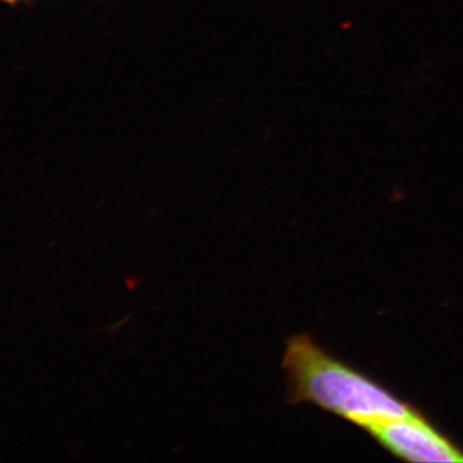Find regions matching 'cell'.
<instances>
[{"label": "cell", "mask_w": 463, "mask_h": 463, "mask_svg": "<svg viewBox=\"0 0 463 463\" xmlns=\"http://www.w3.org/2000/svg\"><path fill=\"white\" fill-rule=\"evenodd\" d=\"M7 2H14V0H7Z\"/></svg>", "instance_id": "obj_3"}, {"label": "cell", "mask_w": 463, "mask_h": 463, "mask_svg": "<svg viewBox=\"0 0 463 463\" xmlns=\"http://www.w3.org/2000/svg\"><path fill=\"white\" fill-rule=\"evenodd\" d=\"M371 437L398 458L411 462H463V450L420 411L368 429Z\"/></svg>", "instance_id": "obj_2"}, {"label": "cell", "mask_w": 463, "mask_h": 463, "mask_svg": "<svg viewBox=\"0 0 463 463\" xmlns=\"http://www.w3.org/2000/svg\"><path fill=\"white\" fill-rule=\"evenodd\" d=\"M282 370L288 404L316 405L365 431L414 411L385 386L332 355L307 332L286 340Z\"/></svg>", "instance_id": "obj_1"}]
</instances>
